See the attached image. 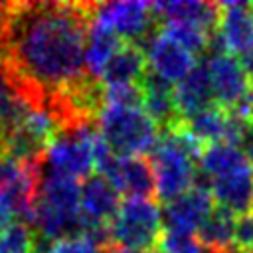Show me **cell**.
<instances>
[{
    "mask_svg": "<svg viewBox=\"0 0 253 253\" xmlns=\"http://www.w3.org/2000/svg\"><path fill=\"white\" fill-rule=\"evenodd\" d=\"M103 253H144V251H136V249H128V247H121V245H109L103 249Z\"/></svg>",
    "mask_w": 253,
    "mask_h": 253,
    "instance_id": "28",
    "label": "cell"
},
{
    "mask_svg": "<svg viewBox=\"0 0 253 253\" xmlns=\"http://www.w3.org/2000/svg\"><path fill=\"white\" fill-rule=\"evenodd\" d=\"M239 63H241L243 71L247 73L249 81L253 83V49H249L247 53H243V55H241V59H239Z\"/></svg>",
    "mask_w": 253,
    "mask_h": 253,
    "instance_id": "27",
    "label": "cell"
},
{
    "mask_svg": "<svg viewBox=\"0 0 253 253\" xmlns=\"http://www.w3.org/2000/svg\"><path fill=\"white\" fill-rule=\"evenodd\" d=\"M213 210V198L206 186H192L182 196L166 202L164 217L168 227L194 231Z\"/></svg>",
    "mask_w": 253,
    "mask_h": 253,
    "instance_id": "13",
    "label": "cell"
},
{
    "mask_svg": "<svg viewBox=\"0 0 253 253\" xmlns=\"http://www.w3.org/2000/svg\"><path fill=\"white\" fill-rule=\"evenodd\" d=\"M206 67L217 105L247 121L253 111V83L239 59L231 53H211Z\"/></svg>",
    "mask_w": 253,
    "mask_h": 253,
    "instance_id": "6",
    "label": "cell"
},
{
    "mask_svg": "<svg viewBox=\"0 0 253 253\" xmlns=\"http://www.w3.org/2000/svg\"><path fill=\"white\" fill-rule=\"evenodd\" d=\"M215 36L210 49L213 53H247L253 49V6L243 2H221Z\"/></svg>",
    "mask_w": 253,
    "mask_h": 253,
    "instance_id": "9",
    "label": "cell"
},
{
    "mask_svg": "<svg viewBox=\"0 0 253 253\" xmlns=\"http://www.w3.org/2000/svg\"><path fill=\"white\" fill-rule=\"evenodd\" d=\"M0 253H34V231L22 221L0 229Z\"/></svg>",
    "mask_w": 253,
    "mask_h": 253,
    "instance_id": "22",
    "label": "cell"
},
{
    "mask_svg": "<svg viewBox=\"0 0 253 253\" xmlns=\"http://www.w3.org/2000/svg\"><path fill=\"white\" fill-rule=\"evenodd\" d=\"M109 231L111 241H117L121 247L150 253L158 247L162 233L160 210L152 200L128 198L119 206L109 223Z\"/></svg>",
    "mask_w": 253,
    "mask_h": 253,
    "instance_id": "5",
    "label": "cell"
},
{
    "mask_svg": "<svg viewBox=\"0 0 253 253\" xmlns=\"http://www.w3.org/2000/svg\"><path fill=\"white\" fill-rule=\"evenodd\" d=\"M208 182V190L219 208L233 215L249 213V208L253 206V164L247 158Z\"/></svg>",
    "mask_w": 253,
    "mask_h": 253,
    "instance_id": "10",
    "label": "cell"
},
{
    "mask_svg": "<svg viewBox=\"0 0 253 253\" xmlns=\"http://www.w3.org/2000/svg\"><path fill=\"white\" fill-rule=\"evenodd\" d=\"M101 176H105L119 194L128 198L150 200V196L156 194L152 164L144 156H115Z\"/></svg>",
    "mask_w": 253,
    "mask_h": 253,
    "instance_id": "12",
    "label": "cell"
},
{
    "mask_svg": "<svg viewBox=\"0 0 253 253\" xmlns=\"http://www.w3.org/2000/svg\"><path fill=\"white\" fill-rule=\"evenodd\" d=\"M146 73V57L138 43L123 42L115 55L109 59L101 73V83L111 85H136Z\"/></svg>",
    "mask_w": 253,
    "mask_h": 253,
    "instance_id": "17",
    "label": "cell"
},
{
    "mask_svg": "<svg viewBox=\"0 0 253 253\" xmlns=\"http://www.w3.org/2000/svg\"><path fill=\"white\" fill-rule=\"evenodd\" d=\"M14 221V211H12V206L8 202V196L6 192L0 188V229H4L8 223Z\"/></svg>",
    "mask_w": 253,
    "mask_h": 253,
    "instance_id": "26",
    "label": "cell"
},
{
    "mask_svg": "<svg viewBox=\"0 0 253 253\" xmlns=\"http://www.w3.org/2000/svg\"><path fill=\"white\" fill-rule=\"evenodd\" d=\"M235 219L231 211L213 206L210 215L198 227V239L208 251H229L233 249V233H235Z\"/></svg>",
    "mask_w": 253,
    "mask_h": 253,
    "instance_id": "20",
    "label": "cell"
},
{
    "mask_svg": "<svg viewBox=\"0 0 253 253\" xmlns=\"http://www.w3.org/2000/svg\"><path fill=\"white\" fill-rule=\"evenodd\" d=\"M160 32L164 36H168L170 40H174L184 49H188L192 55L210 49V43L213 38L211 32L198 28L194 24H182V22H164Z\"/></svg>",
    "mask_w": 253,
    "mask_h": 253,
    "instance_id": "21",
    "label": "cell"
},
{
    "mask_svg": "<svg viewBox=\"0 0 253 253\" xmlns=\"http://www.w3.org/2000/svg\"><path fill=\"white\" fill-rule=\"evenodd\" d=\"M174 101L182 121L213 105V93L206 63L196 65L182 81H178V85L174 87Z\"/></svg>",
    "mask_w": 253,
    "mask_h": 253,
    "instance_id": "16",
    "label": "cell"
},
{
    "mask_svg": "<svg viewBox=\"0 0 253 253\" xmlns=\"http://www.w3.org/2000/svg\"><path fill=\"white\" fill-rule=\"evenodd\" d=\"M95 126L93 123L77 126L73 130L59 132L53 142L49 144L43 164L49 172L69 176V178H83L91 174L95 168L93 164V150H91V134Z\"/></svg>",
    "mask_w": 253,
    "mask_h": 253,
    "instance_id": "7",
    "label": "cell"
},
{
    "mask_svg": "<svg viewBox=\"0 0 253 253\" xmlns=\"http://www.w3.org/2000/svg\"><path fill=\"white\" fill-rule=\"evenodd\" d=\"M138 87L142 93V111L156 123L160 132L170 130L182 121L174 101V87L170 83L146 71L138 81Z\"/></svg>",
    "mask_w": 253,
    "mask_h": 253,
    "instance_id": "14",
    "label": "cell"
},
{
    "mask_svg": "<svg viewBox=\"0 0 253 253\" xmlns=\"http://www.w3.org/2000/svg\"><path fill=\"white\" fill-rule=\"evenodd\" d=\"M0 154H2V132H0Z\"/></svg>",
    "mask_w": 253,
    "mask_h": 253,
    "instance_id": "31",
    "label": "cell"
},
{
    "mask_svg": "<svg viewBox=\"0 0 253 253\" xmlns=\"http://www.w3.org/2000/svg\"><path fill=\"white\" fill-rule=\"evenodd\" d=\"M121 40L109 32L107 28L95 24L91 20L87 36H85V47H83V67L85 73L91 77H99L105 69V65L109 63V59L115 55V51L121 47Z\"/></svg>",
    "mask_w": 253,
    "mask_h": 253,
    "instance_id": "19",
    "label": "cell"
},
{
    "mask_svg": "<svg viewBox=\"0 0 253 253\" xmlns=\"http://www.w3.org/2000/svg\"><path fill=\"white\" fill-rule=\"evenodd\" d=\"M91 20L109 32H113L121 42L136 43L150 36L152 26L158 22L148 2H103L93 4Z\"/></svg>",
    "mask_w": 253,
    "mask_h": 253,
    "instance_id": "8",
    "label": "cell"
},
{
    "mask_svg": "<svg viewBox=\"0 0 253 253\" xmlns=\"http://www.w3.org/2000/svg\"><path fill=\"white\" fill-rule=\"evenodd\" d=\"M93 4L26 2L0 4V59L45 107L87 73L85 36Z\"/></svg>",
    "mask_w": 253,
    "mask_h": 253,
    "instance_id": "1",
    "label": "cell"
},
{
    "mask_svg": "<svg viewBox=\"0 0 253 253\" xmlns=\"http://www.w3.org/2000/svg\"><path fill=\"white\" fill-rule=\"evenodd\" d=\"M79 184L75 178L53 174L40 176L36 204H34V231L49 241L69 235H79L81 210H79Z\"/></svg>",
    "mask_w": 253,
    "mask_h": 253,
    "instance_id": "3",
    "label": "cell"
},
{
    "mask_svg": "<svg viewBox=\"0 0 253 253\" xmlns=\"http://www.w3.org/2000/svg\"><path fill=\"white\" fill-rule=\"evenodd\" d=\"M49 253H99V247L83 235H69L53 241Z\"/></svg>",
    "mask_w": 253,
    "mask_h": 253,
    "instance_id": "25",
    "label": "cell"
},
{
    "mask_svg": "<svg viewBox=\"0 0 253 253\" xmlns=\"http://www.w3.org/2000/svg\"><path fill=\"white\" fill-rule=\"evenodd\" d=\"M202 150L204 146L184 130L182 121L170 130L160 132L152 148L150 164L154 190L162 202H170L196 186V166Z\"/></svg>",
    "mask_w": 253,
    "mask_h": 253,
    "instance_id": "2",
    "label": "cell"
},
{
    "mask_svg": "<svg viewBox=\"0 0 253 253\" xmlns=\"http://www.w3.org/2000/svg\"><path fill=\"white\" fill-rule=\"evenodd\" d=\"M233 249L241 253H253V215L243 213L235 219V233H233Z\"/></svg>",
    "mask_w": 253,
    "mask_h": 253,
    "instance_id": "24",
    "label": "cell"
},
{
    "mask_svg": "<svg viewBox=\"0 0 253 253\" xmlns=\"http://www.w3.org/2000/svg\"><path fill=\"white\" fill-rule=\"evenodd\" d=\"M119 196L121 194L105 176L101 174L89 176L79 190L81 217L93 223H111V219L115 217L121 206Z\"/></svg>",
    "mask_w": 253,
    "mask_h": 253,
    "instance_id": "15",
    "label": "cell"
},
{
    "mask_svg": "<svg viewBox=\"0 0 253 253\" xmlns=\"http://www.w3.org/2000/svg\"><path fill=\"white\" fill-rule=\"evenodd\" d=\"M208 253H215V251H208ZM217 253H241L237 249H229V251H217Z\"/></svg>",
    "mask_w": 253,
    "mask_h": 253,
    "instance_id": "30",
    "label": "cell"
},
{
    "mask_svg": "<svg viewBox=\"0 0 253 253\" xmlns=\"http://www.w3.org/2000/svg\"><path fill=\"white\" fill-rule=\"evenodd\" d=\"M144 43L146 49L142 51L152 73L170 85L182 81L196 67L194 55L182 45H178L174 40L164 36L162 32H154L144 40Z\"/></svg>",
    "mask_w": 253,
    "mask_h": 253,
    "instance_id": "11",
    "label": "cell"
},
{
    "mask_svg": "<svg viewBox=\"0 0 253 253\" xmlns=\"http://www.w3.org/2000/svg\"><path fill=\"white\" fill-rule=\"evenodd\" d=\"M162 253H204V245L194 235V231L166 227L160 233L158 247Z\"/></svg>",
    "mask_w": 253,
    "mask_h": 253,
    "instance_id": "23",
    "label": "cell"
},
{
    "mask_svg": "<svg viewBox=\"0 0 253 253\" xmlns=\"http://www.w3.org/2000/svg\"><path fill=\"white\" fill-rule=\"evenodd\" d=\"M156 20L164 22H182L194 24L208 32L215 30L219 6L211 2H198V0H178V2H156L152 4Z\"/></svg>",
    "mask_w": 253,
    "mask_h": 253,
    "instance_id": "18",
    "label": "cell"
},
{
    "mask_svg": "<svg viewBox=\"0 0 253 253\" xmlns=\"http://www.w3.org/2000/svg\"><path fill=\"white\" fill-rule=\"evenodd\" d=\"M99 132L115 156H142L152 152L160 128L142 107L105 105L99 115Z\"/></svg>",
    "mask_w": 253,
    "mask_h": 253,
    "instance_id": "4",
    "label": "cell"
},
{
    "mask_svg": "<svg viewBox=\"0 0 253 253\" xmlns=\"http://www.w3.org/2000/svg\"><path fill=\"white\" fill-rule=\"evenodd\" d=\"M247 125H249V128L253 130V111H251V115H249V119H247Z\"/></svg>",
    "mask_w": 253,
    "mask_h": 253,
    "instance_id": "29",
    "label": "cell"
}]
</instances>
